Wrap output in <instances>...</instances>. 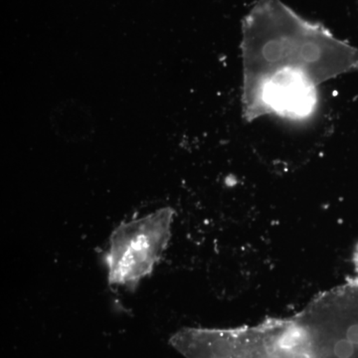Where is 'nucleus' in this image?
I'll return each instance as SVG.
<instances>
[{"instance_id":"obj_1","label":"nucleus","mask_w":358,"mask_h":358,"mask_svg":"<svg viewBox=\"0 0 358 358\" xmlns=\"http://www.w3.org/2000/svg\"><path fill=\"white\" fill-rule=\"evenodd\" d=\"M243 96L284 69L315 84L358 71V49L305 20L281 0H258L243 21Z\"/></svg>"},{"instance_id":"obj_2","label":"nucleus","mask_w":358,"mask_h":358,"mask_svg":"<svg viewBox=\"0 0 358 358\" xmlns=\"http://www.w3.org/2000/svg\"><path fill=\"white\" fill-rule=\"evenodd\" d=\"M173 346L185 358H310L299 334L280 320L251 329H181Z\"/></svg>"},{"instance_id":"obj_3","label":"nucleus","mask_w":358,"mask_h":358,"mask_svg":"<svg viewBox=\"0 0 358 358\" xmlns=\"http://www.w3.org/2000/svg\"><path fill=\"white\" fill-rule=\"evenodd\" d=\"M173 218L171 208H162L122 223L113 232L105 255L110 285L133 291L154 271L171 238Z\"/></svg>"},{"instance_id":"obj_4","label":"nucleus","mask_w":358,"mask_h":358,"mask_svg":"<svg viewBox=\"0 0 358 358\" xmlns=\"http://www.w3.org/2000/svg\"><path fill=\"white\" fill-rule=\"evenodd\" d=\"M317 85L299 71L284 69L264 80L250 95L243 96L247 121L275 114L291 120L307 119L317 103Z\"/></svg>"}]
</instances>
